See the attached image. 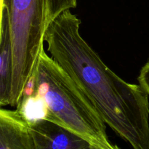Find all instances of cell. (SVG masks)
<instances>
[{
    "label": "cell",
    "instance_id": "cell-9",
    "mask_svg": "<svg viewBox=\"0 0 149 149\" xmlns=\"http://www.w3.org/2000/svg\"><path fill=\"white\" fill-rule=\"evenodd\" d=\"M138 79L140 85L149 95V61L141 68Z\"/></svg>",
    "mask_w": 149,
    "mask_h": 149
},
{
    "label": "cell",
    "instance_id": "cell-3",
    "mask_svg": "<svg viewBox=\"0 0 149 149\" xmlns=\"http://www.w3.org/2000/svg\"><path fill=\"white\" fill-rule=\"evenodd\" d=\"M7 10L13 54L10 106L17 108L44 49L47 0H1Z\"/></svg>",
    "mask_w": 149,
    "mask_h": 149
},
{
    "label": "cell",
    "instance_id": "cell-6",
    "mask_svg": "<svg viewBox=\"0 0 149 149\" xmlns=\"http://www.w3.org/2000/svg\"><path fill=\"white\" fill-rule=\"evenodd\" d=\"M13 54L7 10L1 7L0 26V106H10L13 85Z\"/></svg>",
    "mask_w": 149,
    "mask_h": 149
},
{
    "label": "cell",
    "instance_id": "cell-4",
    "mask_svg": "<svg viewBox=\"0 0 149 149\" xmlns=\"http://www.w3.org/2000/svg\"><path fill=\"white\" fill-rule=\"evenodd\" d=\"M33 149H90L87 140L54 122L42 119L29 124Z\"/></svg>",
    "mask_w": 149,
    "mask_h": 149
},
{
    "label": "cell",
    "instance_id": "cell-1",
    "mask_svg": "<svg viewBox=\"0 0 149 149\" xmlns=\"http://www.w3.org/2000/svg\"><path fill=\"white\" fill-rule=\"evenodd\" d=\"M81 20L71 10L47 26L49 55L69 74L106 125L133 149H149L148 95L122 79L102 61L80 33Z\"/></svg>",
    "mask_w": 149,
    "mask_h": 149
},
{
    "label": "cell",
    "instance_id": "cell-8",
    "mask_svg": "<svg viewBox=\"0 0 149 149\" xmlns=\"http://www.w3.org/2000/svg\"><path fill=\"white\" fill-rule=\"evenodd\" d=\"M77 0H47V26L63 12L77 7Z\"/></svg>",
    "mask_w": 149,
    "mask_h": 149
},
{
    "label": "cell",
    "instance_id": "cell-5",
    "mask_svg": "<svg viewBox=\"0 0 149 149\" xmlns=\"http://www.w3.org/2000/svg\"><path fill=\"white\" fill-rule=\"evenodd\" d=\"M0 149H33L29 124L17 110H0Z\"/></svg>",
    "mask_w": 149,
    "mask_h": 149
},
{
    "label": "cell",
    "instance_id": "cell-7",
    "mask_svg": "<svg viewBox=\"0 0 149 149\" xmlns=\"http://www.w3.org/2000/svg\"><path fill=\"white\" fill-rule=\"evenodd\" d=\"M16 110L28 124L42 119L46 120L47 116V109L45 100L35 93L23 97Z\"/></svg>",
    "mask_w": 149,
    "mask_h": 149
},
{
    "label": "cell",
    "instance_id": "cell-2",
    "mask_svg": "<svg viewBox=\"0 0 149 149\" xmlns=\"http://www.w3.org/2000/svg\"><path fill=\"white\" fill-rule=\"evenodd\" d=\"M33 93L45 100L47 109L46 120L72 131L92 144L109 142L106 125L95 107L45 48L23 97Z\"/></svg>",
    "mask_w": 149,
    "mask_h": 149
},
{
    "label": "cell",
    "instance_id": "cell-10",
    "mask_svg": "<svg viewBox=\"0 0 149 149\" xmlns=\"http://www.w3.org/2000/svg\"><path fill=\"white\" fill-rule=\"evenodd\" d=\"M90 149H121L117 145L109 142L104 144H92L90 145Z\"/></svg>",
    "mask_w": 149,
    "mask_h": 149
}]
</instances>
